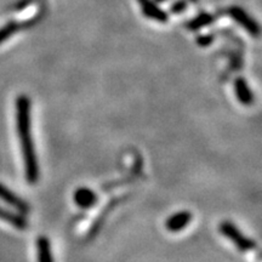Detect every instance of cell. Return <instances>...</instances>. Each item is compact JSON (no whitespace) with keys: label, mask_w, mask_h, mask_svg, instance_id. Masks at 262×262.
Wrapping results in <instances>:
<instances>
[{"label":"cell","mask_w":262,"mask_h":262,"mask_svg":"<svg viewBox=\"0 0 262 262\" xmlns=\"http://www.w3.org/2000/svg\"><path fill=\"white\" fill-rule=\"evenodd\" d=\"M16 127H17L18 139L21 141L26 180L27 182L34 185L39 180L40 170H39L34 142H33L32 137L31 98L26 95H19L16 98Z\"/></svg>","instance_id":"1"},{"label":"cell","mask_w":262,"mask_h":262,"mask_svg":"<svg viewBox=\"0 0 262 262\" xmlns=\"http://www.w3.org/2000/svg\"><path fill=\"white\" fill-rule=\"evenodd\" d=\"M219 231L222 235L233 243L241 251L254 250L256 248V243L253 239H250L247 235L242 233V231L231 221H222L219 226Z\"/></svg>","instance_id":"2"},{"label":"cell","mask_w":262,"mask_h":262,"mask_svg":"<svg viewBox=\"0 0 262 262\" xmlns=\"http://www.w3.org/2000/svg\"><path fill=\"white\" fill-rule=\"evenodd\" d=\"M228 15L250 35L257 37L260 34V26L245 10L239 8V6H232V8L228 9Z\"/></svg>","instance_id":"3"},{"label":"cell","mask_w":262,"mask_h":262,"mask_svg":"<svg viewBox=\"0 0 262 262\" xmlns=\"http://www.w3.org/2000/svg\"><path fill=\"white\" fill-rule=\"evenodd\" d=\"M137 2H139L141 10H142V14L146 17L160 22V24H166L169 21L168 12L164 11L155 0H137Z\"/></svg>","instance_id":"4"},{"label":"cell","mask_w":262,"mask_h":262,"mask_svg":"<svg viewBox=\"0 0 262 262\" xmlns=\"http://www.w3.org/2000/svg\"><path fill=\"white\" fill-rule=\"evenodd\" d=\"M0 199L8 205L15 208L16 210L19 211V214L25 215L31 211V206H29L28 203L19 198L18 195H16L12 191H10L3 183H0Z\"/></svg>","instance_id":"5"},{"label":"cell","mask_w":262,"mask_h":262,"mask_svg":"<svg viewBox=\"0 0 262 262\" xmlns=\"http://www.w3.org/2000/svg\"><path fill=\"white\" fill-rule=\"evenodd\" d=\"M192 221V212L187 210H182L175 212L171 216H169L165 221V227L169 232L178 233V232L185 229Z\"/></svg>","instance_id":"6"},{"label":"cell","mask_w":262,"mask_h":262,"mask_svg":"<svg viewBox=\"0 0 262 262\" xmlns=\"http://www.w3.org/2000/svg\"><path fill=\"white\" fill-rule=\"evenodd\" d=\"M73 201L81 209H90L97 203V194L89 187H79L74 191Z\"/></svg>","instance_id":"7"},{"label":"cell","mask_w":262,"mask_h":262,"mask_svg":"<svg viewBox=\"0 0 262 262\" xmlns=\"http://www.w3.org/2000/svg\"><path fill=\"white\" fill-rule=\"evenodd\" d=\"M234 90L238 101L244 106H251L254 103V94L249 86L245 78L239 77L234 80Z\"/></svg>","instance_id":"8"},{"label":"cell","mask_w":262,"mask_h":262,"mask_svg":"<svg viewBox=\"0 0 262 262\" xmlns=\"http://www.w3.org/2000/svg\"><path fill=\"white\" fill-rule=\"evenodd\" d=\"M0 220L8 222L12 227H15L16 229H21V231H24V229L28 227V221L26 220L24 215L16 214L14 211H10L8 209L2 208V206H0Z\"/></svg>","instance_id":"9"},{"label":"cell","mask_w":262,"mask_h":262,"mask_svg":"<svg viewBox=\"0 0 262 262\" xmlns=\"http://www.w3.org/2000/svg\"><path fill=\"white\" fill-rule=\"evenodd\" d=\"M37 260L38 262H55L52 256L51 244L48 237L40 235L37 238Z\"/></svg>","instance_id":"10"},{"label":"cell","mask_w":262,"mask_h":262,"mask_svg":"<svg viewBox=\"0 0 262 262\" xmlns=\"http://www.w3.org/2000/svg\"><path fill=\"white\" fill-rule=\"evenodd\" d=\"M212 22H214V17H212L210 14H208V12H203V14L198 15L196 17L191 19L186 26H187L189 31H199V29L211 25Z\"/></svg>","instance_id":"11"},{"label":"cell","mask_w":262,"mask_h":262,"mask_svg":"<svg viewBox=\"0 0 262 262\" xmlns=\"http://www.w3.org/2000/svg\"><path fill=\"white\" fill-rule=\"evenodd\" d=\"M18 29H19V26L17 22L15 21L8 22L5 26H3V27L0 28V44H3V42L8 40L10 37H12Z\"/></svg>","instance_id":"12"},{"label":"cell","mask_w":262,"mask_h":262,"mask_svg":"<svg viewBox=\"0 0 262 262\" xmlns=\"http://www.w3.org/2000/svg\"><path fill=\"white\" fill-rule=\"evenodd\" d=\"M187 0H176L173 4L170 6V12L171 14H182L186 9H187Z\"/></svg>","instance_id":"13"},{"label":"cell","mask_w":262,"mask_h":262,"mask_svg":"<svg viewBox=\"0 0 262 262\" xmlns=\"http://www.w3.org/2000/svg\"><path fill=\"white\" fill-rule=\"evenodd\" d=\"M212 41H214V37L210 34L201 35V37L196 38V42H198L199 47H209Z\"/></svg>","instance_id":"14"},{"label":"cell","mask_w":262,"mask_h":262,"mask_svg":"<svg viewBox=\"0 0 262 262\" xmlns=\"http://www.w3.org/2000/svg\"><path fill=\"white\" fill-rule=\"evenodd\" d=\"M155 2L157 3V4H159V3H166L168 0H155Z\"/></svg>","instance_id":"15"}]
</instances>
